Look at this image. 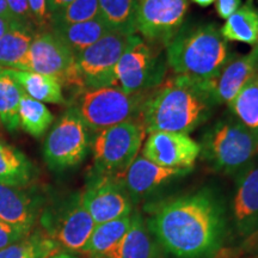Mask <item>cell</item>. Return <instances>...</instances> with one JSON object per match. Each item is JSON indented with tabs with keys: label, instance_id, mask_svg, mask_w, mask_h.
Returning a JSON list of instances; mask_svg holds the SVG:
<instances>
[{
	"label": "cell",
	"instance_id": "39",
	"mask_svg": "<svg viewBox=\"0 0 258 258\" xmlns=\"http://www.w3.org/2000/svg\"><path fill=\"white\" fill-rule=\"evenodd\" d=\"M50 258H80V257L76 256V254H74V253L64 252V251H61V252L54 254V256H51Z\"/></svg>",
	"mask_w": 258,
	"mask_h": 258
},
{
	"label": "cell",
	"instance_id": "31",
	"mask_svg": "<svg viewBox=\"0 0 258 258\" xmlns=\"http://www.w3.org/2000/svg\"><path fill=\"white\" fill-rule=\"evenodd\" d=\"M98 0H73L50 16V28L71 25L98 17Z\"/></svg>",
	"mask_w": 258,
	"mask_h": 258
},
{
	"label": "cell",
	"instance_id": "21",
	"mask_svg": "<svg viewBox=\"0 0 258 258\" xmlns=\"http://www.w3.org/2000/svg\"><path fill=\"white\" fill-rule=\"evenodd\" d=\"M5 70L9 76H11L31 98L42 103H50V104H64L66 103L62 85L55 77L30 72V71Z\"/></svg>",
	"mask_w": 258,
	"mask_h": 258
},
{
	"label": "cell",
	"instance_id": "13",
	"mask_svg": "<svg viewBox=\"0 0 258 258\" xmlns=\"http://www.w3.org/2000/svg\"><path fill=\"white\" fill-rule=\"evenodd\" d=\"M188 0H138L137 31L156 46H167L183 27Z\"/></svg>",
	"mask_w": 258,
	"mask_h": 258
},
{
	"label": "cell",
	"instance_id": "7",
	"mask_svg": "<svg viewBox=\"0 0 258 258\" xmlns=\"http://www.w3.org/2000/svg\"><path fill=\"white\" fill-rule=\"evenodd\" d=\"M40 227L64 252H80L95 221L83 205L82 192H72L42 209Z\"/></svg>",
	"mask_w": 258,
	"mask_h": 258
},
{
	"label": "cell",
	"instance_id": "33",
	"mask_svg": "<svg viewBox=\"0 0 258 258\" xmlns=\"http://www.w3.org/2000/svg\"><path fill=\"white\" fill-rule=\"evenodd\" d=\"M28 4L37 32L49 30L51 21L47 0H28Z\"/></svg>",
	"mask_w": 258,
	"mask_h": 258
},
{
	"label": "cell",
	"instance_id": "38",
	"mask_svg": "<svg viewBox=\"0 0 258 258\" xmlns=\"http://www.w3.org/2000/svg\"><path fill=\"white\" fill-rule=\"evenodd\" d=\"M0 16H2V17H5V18H9V19H12V21H15L14 17H12L11 12H10V9L8 6V3H6V0H0Z\"/></svg>",
	"mask_w": 258,
	"mask_h": 258
},
{
	"label": "cell",
	"instance_id": "19",
	"mask_svg": "<svg viewBox=\"0 0 258 258\" xmlns=\"http://www.w3.org/2000/svg\"><path fill=\"white\" fill-rule=\"evenodd\" d=\"M161 247L139 211H133L127 233L112 249L95 258H161Z\"/></svg>",
	"mask_w": 258,
	"mask_h": 258
},
{
	"label": "cell",
	"instance_id": "40",
	"mask_svg": "<svg viewBox=\"0 0 258 258\" xmlns=\"http://www.w3.org/2000/svg\"><path fill=\"white\" fill-rule=\"evenodd\" d=\"M192 3H195L196 5L201 6V8H208L213 3H215V0H191Z\"/></svg>",
	"mask_w": 258,
	"mask_h": 258
},
{
	"label": "cell",
	"instance_id": "12",
	"mask_svg": "<svg viewBox=\"0 0 258 258\" xmlns=\"http://www.w3.org/2000/svg\"><path fill=\"white\" fill-rule=\"evenodd\" d=\"M82 200L96 225L131 215L135 206L124 186L123 175H89Z\"/></svg>",
	"mask_w": 258,
	"mask_h": 258
},
{
	"label": "cell",
	"instance_id": "11",
	"mask_svg": "<svg viewBox=\"0 0 258 258\" xmlns=\"http://www.w3.org/2000/svg\"><path fill=\"white\" fill-rule=\"evenodd\" d=\"M138 35L110 32L76 55V66L85 90L116 86L115 67Z\"/></svg>",
	"mask_w": 258,
	"mask_h": 258
},
{
	"label": "cell",
	"instance_id": "23",
	"mask_svg": "<svg viewBox=\"0 0 258 258\" xmlns=\"http://www.w3.org/2000/svg\"><path fill=\"white\" fill-rule=\"evenodd\" d=\"M99 18L111 32L137 35L138 0H98Z\"/></svg>",
	"mask_w": 258,
	"mask_h": 258
},
{
	"label": "cell",
	"instance_id": "24",
	"mask_svg": "<svg viewBox=\"0 0 258 258\" xmlns=\"http://www.w3.org/2000/svg\"><path fill=\"white\" fill-rule=\"evenodd\" d=\"M132 214L96 225L80 252L86 254L89 258H95L112 249L131 227Z\"/></svg>",
	"mask_w": 258,
	"mask_h": 258
},
{
	"label": "cell",
	"instance_id": "34",
	"mask_svg": "<svg viewBox=\"0 0 258 258\" xmlns=\"http://www.w3.org/2000/svg\"><path fill=\"white\" fill-rule=\"evenodd\" d=\"M25 235L28 234L22 233L21 231L16 230L15 227L0 220V250L16 243V241L21 240Z\"/></svg>",
	"mask_w": 258,
	"mask_h": 258
},
{
	"label": "cell",
	"instance_id": "5",
	"mask_svg": "<svg viewBox=\"0 0 258 258\" xmlns=\"http://www.w3.org/2000/svg\"><path fill=\"white\" fill-rule=\"evenodd\" d=\"M148 92L125 93L117 86L85 90L76 96V108L91 134L129 121H139Z\"/></svg>",
	"mask_w": 258,
	"mask_h": 258
},
{
	"label": "cell",
	"instance_id": "18",
	"mask_svg": "<svg viewBox=\"0 0 258 258\" xmlns=\"http://www.w3.org/2000/svg\"><path fill=\"white\" fill-rule=\"evenodd\" d=\"M44 200L27 188L0 184V220L22 233L29 234L36 226Z\"/></svg>",
	"mask_w": 258,
	"mask_h": 258
},
{
	"label": "cell",
	"instance_id": "35",
	"mask_svg": "<svg viewBox=\"0 0 258 258\" xmlns=\"http://www.w3.org/2000/svg\"><path fill=\"white\" fill-rule=\"evenodd\" d=\"M241 6V0H215V10L219 17L228 19Z\"/></svg>",
	"mask_w": 258,
	"mask_h": 258
},
{
	"label": "cell",
	"instance_id": "29",
	"mask_svg": "<svg viewBox=\"0 0 258 258\" xmlns=\"http://www.w3.org/2000/svg\"><path fill=\"white\" fill-rule=\"evenodd\" d=\"M35 34L30 29L17 25L0 38V69L17 70L27 55Z\"/></svg>",
	"mask_w": 258,
	"mask_h": 258
},
{
	"label": "cell",
	"instance_id": "6",
	"mask_svg": "<svg viewBox=\"0 0 258 258\" xmlns=\"http://www.w3.org/2000/svg\"><path fill=\"white\" fill-rule=\"evenodd\" d=\"M146 134L139 121L123 122L93 134L90 175H123L138 157Z\"/></svg>",
	"mask_w": 258,
	"mask_h": 258
},
{
	"label": "cell",
	"instance_id": "22",
	"mask_svg": "<svg viewBox=\"0 0 258 258\" xmlns=\"http://www.w3.org/2000/svg\"><path fill=\"white\" fill-rule=\"evenodd\" d=\"M50 29L69 46L74 55L111 32L110 29L99 18V16L82 23L53 27Z\"/></svg>",
	"mask_w": 258,
	"mask_h": 258
},
{
	"label": "cell",
	"instance_id": "8",
	"mask_svg": "<svg viewBox=\"0 0 258 258\" xmlns=\"http://www.w3.org/2000/svg\"><path fill=\"white\" fill-rule=\"evenodd\" d=\"M17 70L55 77L61 85L79 95L85 91L76 66V55L51 29L35 34L27 55Z\"/></svg>",
	"mask_w": 258,
	"mask_h": 258
},
{
	"label": "cell",
	"instance_id": "36",
	"mask_svg": "<svg viewBox=\"0 0 258 258\" xmlns=\"http://www.w3.org/2000/svg\"><path fill=\"white\" fill-rule=\"evenodd\" d=\"M17 25L19 24L16 23L12 19L2 17V16H0V38L8 34L9 31H11L15 27H17Z\"/></svg>",
	"mask_w": 258,
	"mask_h": 258
},
{
	"label": "cell",
	"instance_id": "25",
	"mask_svg": "<svg viewBox=\"0 0 258 258\" xmlns=\"http://www.w3.org/2000/svg\"><path fill=\"white\" fill-rule=\"evenodd\" d=\"M60 247L42 228H34L21 240L0 250V258H50Z\"/></svg>",
	"mask_w": 258,
	"mask_h": 258
},
{
	"label": "cell",
	"instance_id": "37",
	"mask_svg": "<svg viewBox=\"0 0 258 258\" xmlns=\"http://www.w3.org/2000/svg\"><path fill=\"white\" fill-rule=\"evenodd\" d=\"M73 0H49L48 2V9H49L50 16L54 14V12L59 11L62 8H64L67 4H70Z\"/></svg>",
	"mask_w": 258,
	"mask_h": 258
},
{
	"label": "cell",
	"instance_id": "42",
	"mask_svg": "<svg viewBox=\"0 0 258 258\" xmlns=\"http://www.w3.org/2000/svg\"><path fill=\"white\" fill-rule=\"evenodd\" d=\"M47 2H49V0H47Z\"/></svg>",
	"mask_w": 258,
	"mask_h": 258
},
{
	"label": "cell",
	"instance_id": "32",
	"mask_svg": "<svg viewBox=\"0 0 258 258\" xmlns=\"http://www.w3.org/2000/svg\"><path fill=\"white\" fill-rule=\"evenodd\" d=\"M6 3H8L10 12H11L16 23L23 28L30 29L34 32H37L30 9H29L28 0H6Z\"/></svg>",
	"mask_w": 258,
	"mask_h": 258
},
{
	"label": "cell",
	"instance_id": "1",
	"mask_svg": "<svg viewBox=\"0 0 258 258\" xmlns=\"http://www.w3.org/2000/svg\"><path fill=\"white\" fill-rule=\"evenodd\" d=\"M147 222L160 247L177 258H212L228 231L224 199L209 188L147 206Z\"/></svg>",
	"mask_w": 258,
	"mask_h": 258
},
{
	"label": "cell",
	"instance_id": "41",
	"mask_svg": "<svg viewBox=\"0 0 258 258\" xmlns=\"http://www.w3.org/2000/svg\"><path fill=\"white\" fill-rule=\"evenodd\" d=\"M257 14H258V12H257ZM254 49L258 50V36H257V42H256V44H254Z\"/></svg>",
	"mask_w": 258,
	"mask_h": 258
},
{
	"label": "cell",
	"instance_id": "14",
	"mask_svg": "<svg viewBox=\"0 0 258 258\" xmlns=\"http://www.w3.org/2000/svg\"><path fill=\"white\" fill-rule=\"evenodd\" d=\"M201 154V146L184 133L153 132L143 147V157L169 169L192 170Z\"/></svg>",
	"mask_w": 258,
	"mask_h": 258
},
{
	"label": "cell",
	"instance_id": "17",
	"mask_svg": "<svg viewBox=\"0 0 258 258\" xmlns=\"http://www.w3.org/2000/svg\"><path fill=\"white\" fill-rule=\"evenodd\" d=\"M189 169H169L137 157L123 173V183L134 205L156 195L173 180L188 175Z\"/></svg>",
	"mask_w": 258,
	"mask_h": 258
},
{
	"label": "cell",
	"instance_id": "15",
	"mask_svg": "<svg viewBox=\"0 0 258 258\" xmlns=\"http://www.w3.org/2000/svg\"><path fill=\"white\" fill-rule=\"evenodd\" d=\"M231 217L241 238L258 233V157L235 176Z\"/></svg>",
	"mask_w": 258,
	"mask_h": 258
},
{
	"label": "cell",
	"instance_id": "16",
	"mask_svg": "<svg viewBox=\"0 0 258 258\" xmlns=\"http://www.w3.org/2000/svg\"><path fill=\"white\" fill-rule=\"evenodd\" d=\"M258 72V50L253 48L247 55L233 57L214 78L199 80L214 106L230 104Z\"/></svg>",
	"mask_w": 258,
	"mask_h": 258
},
{
	"label": "cell",
	"instance_id": "28",
	"mask_svg": "<svg viewBox=\"0 0 258 258\" xmlns=\"http://www.w3.org/2000/svg\"><path fill=\"white\" fill-rule=\"evenodd\" d=\"M18 121L25 133L34 138H41L53 124L54 115L44 103L31 98L24 92L19 103Z\"/></svg>",
	"mask_w": 258,
	"mask_h": 258
},
{
	"label": "cell",
	"instance_id": "9",
	"mask_svg": "<svg viewBox=\"0 0 258 258\" xmlns=\"http://www.w3.org/2000/svg\"><path fill=\"white\" fill-rule=\"evenodd\" d=\"M92 134L74 106L54 123L43 144V159L51 171L61 172L82 164L91 150Z\"/></svg>",
	"mask_w": 258,
	"mask_h": 258
},
{
	"label": "cell",
	"instance_id": "27",
	"mask_svg": "<svg viewBox=\"0 0 258 258\" xmlns=\"http://www.w3.org/2000/svg\"><path fill=\"white\" fill-rule=\"evenodd\" d=\"M23 93L22 86L5 69H0V123L10 133L19 128L18 109Z\"/></svg>",
	"mask_w": 258,
	"mask_h": 258
},
{
	"label": "cell",
	"instance_id": "4",
	"mask_svg": "<svg viewBox=\"0 0 258 258\" xmlns=\"http://www.w3.org/2000/svg\"><path fill=\"white\" fill-rule=\"evenodd\" d=\"M201 154L212 169L237 176L258 157V137L234 116L224 117L203 134Z\"/></svg>",
	"mask_w": 258,
	"mask_h": 258
},
{
	"label": "cell",
	"instance_id": "20",
	"mask_svg": "<svg viewBox=\"0 0 258 258\" xmlns=\"http://www.w3.org/2000/svg\"><path fill=\"white\" fill-rule=\"evenodd\" d=\"M35 173L30 159L17 147L0 139V184L28 188Z\"/></svg>",
	"mask_w": 258,
	"mask_h": 258
},
{
	"label": "cell",
	"instance_id": "30",
	"mask_svg": "<svg viewBox=\"0 0 258 258\" xmlns=\"http://www.w3.org/2000/svg\"><path fill=\"white\" fill-rule=\"evenodd\" d=\"M228 106L234 117L258 137V72Z\"/></svg>",
	"mask_w": 258,
	"mask_h": 258
},
{
	"label": "cell",
	"instance_id": "26",
	"mask_svg": "<svg viewBox=\"0 0 258 258\" xmlns=\"http://www.w3.org/2000/svg\"><path fill=\"white\" fill-rule=\"evenodd\" d=\"M220 31L226 41L243 42L254 46L258 36V14L250 2L240 6L235 14L226 19Z\"/></svg>",
	"mask_w": 258,
	"mask_h": 258
},
{
	"label": "cell",
	"instance_id": "3",
	"mask_svg": "<svg viewBox=\"0 0 258 258\" xmlns=\"http://www.w3.org/2000/svg\"><path fill=\"white\" fill-rule=\"evenodd\" d=\"M167 66L177 76L196 80L217 77L233 59L217 24L182 27L166 46Z\"/></svg>",
	"mask_w": 258,
	"mask_h": 258
},
{
	"label": "cell",
	"instance_id": "10",
	"mask_svg": "<svg viewBox=\"0 0 258 258\" xmlns=\"http://www.w3.org/2000/svg\"><path fill=\"white\" fill-rule=\"evenodd\" d=\"M166 69V56L138 36L116 64V86L131 95L150 92L164 82Z\"/></svg>",
	"mask_w": 258,
	"mask_h": 258
},
{
	"label": "cell",
	"instance_id": "2",
	"mask_svg": "<svg viewBox=\"0 0 258 258\" xmlns=\"http://www.w3.org/2000/svg\"><path fill=\"white\" fill-rule=\"evenodd\" d=\"M214 108L199 80L176 74L148 92L139 122L148 134H189L211 117Z\"/></svg>",
	"mask_w": 258,
	"mask_h": 258
}]
</instances>
